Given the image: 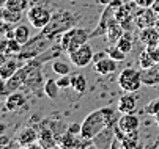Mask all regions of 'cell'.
Wrapping results in <instances>:
<instances>
[{
  "label": "cell",
  "instance_id": "1",
  "mask_svg": "<svg viewBox=\"0 0 159 149\" xmlns=\"http://www.w3.org/2000/svg\"><path fill=\"white\" fill-rule=\"evenodd\" d=\"M79 19H80V16L70 11V10H58V11H55L52 14V19L49 20V24L39 32L43 35H46L48 38L55 41V38H60L65 32L76 27Z\"/></svg>",
  "mask_w": 159,
  "mask_h": 149
},
{
  "label": "cell",
  "instance_id": "2",
  "mask_svg": "<svg viewBox=\"0 0 159 149\" xmlns=\"http://www.w3.org/2000/svg\"><path fill=\"white\" fill-rule=\"evenodd\" d=\"M52 44H54V39L48 38L46 35H43L39 32L36 36H32L25 44H22V49L16 57L22 61L33 60V58L39 57L41 53H44L49 47H52Z\"/></svg>",
  "mask_w": 159,
  "mask_h": 149
},
{
  "label": "cell",
  "instance_id": "3",
  "mask_svg": "<svg viewBox=\"0 0 159 149\" xmlns=\"http://www.w3.org/2000/svg\"><path fill=\"white\" fill-rule=\"evenodd\" d=\"M92 38V32L88 28H82V27H73L68 32H65L60 36V44L65 49L66 53H71L76 49H79L80 46H84L85 42H88V39Z\"/></svg>",
  "mask_w": 159,
  "mask_h": 149
},
{
  "label": "cell",
  "instance_id": "4",
  "mask_svg": "<svg viewBox=\"0 0 159 149\" xmlns=\"http://www.w3.org/2000/svg\"><path fill=\"white\" fill-rule=\"evenodd\" d=\"M106 118L102 115V110L98 109L92 113H88L85 116V119L82 121V130H80V137L85 140H93L99 132H102V129H106Z\"/></svg>",
  "mask_w": 159,
  "mask_h": 149
},
{
  "label": "cell",
  "instance_id": "5",
  "mask_svg": "<svg viewBox=\"0 0 159 149\" xmlns=\"http://www.w3.org/2000/svg\"><path fill=\"white\" fill-rule=\"evenodd\" d=\"M142 79H140V71L134 68H126L120 72L118 75V87L125 93H137L142 88Z\"/></svg>",
  "mask_w": 159,
  "mask_h": 149
},
{
  "label": "cell",
  "instance_id": "6",
  "mask_svg": "<svg viewBox=\"0 0 159 149\" xmlns=\"http://www.w3.org/2000/svg\"><path fill=\"white\" fill-rule=\"evenodd\" d=\"M52 14L54 13L51 11V8L44 5H35L27 10V19L36 30H43L49 24V20L52 19Z\"/></svg>",
  "mask_w": 159,
  "mask_h": 149
},
{
  "label": "cell",
  "instance_id": "7",
  "mask_svg": "<svg viewBox=\"0 0 159 149\" xmlns=\"http://www.w3.org/2000/svg\"><path fill=\"white\" fill-rule=\"evenodd\" d=\"M27 74H29V68L27 63L22 68H19L8 80H2V94L8 96L13 91H19L22 87H25V80H27Z\"/></svg>",
  "mask_w": 159,
  "mask_h": 149
},
{
  "label": "cell",
  "instance_id": "8",
  "mask_svg": "<svg viewBox=\"0 0 159 149\" xmlns=\"http://www.w3.org/2000/svg\"><path fill=\"white\" fill-rule=\"evenodd\" d=\"M68 57H70V61L73 63L74 66L77 68H87L90 63H93V47L88 44V42H85L84 46H80L79 49H76L74 52L68 53Z\"/></svg>",
  "mask_w": 159,
  "mask_h": 149
},
{
  "label": "cell",
  "instance_id": "9",
  "mask_svg": "<svg viewBox=\"0 0 159 149\" xmlns=\"http://www.w3.org/2000/svg\"><path fill=\"white\" fill-rule=\"evenodd\" d=\"M38 137H39V132H36L35 127L32 126H27V127H22V129L16 134V138L14 141L17 143L19 147H39L38 144Z\"/></svg>",
  "mask_w": 159,
  "mask_h": 149
},
{
  "label": "cell",
  "instance_id": "10",
  "mask_svg": "<svg viewBox=\"0 0 159 149\" xmlns=\"http://www.w3.org/2000/svg\"><path fill=\"white\" fill-rule=\"evenodd\" d=\"M134 19H135V27L137 28L154 27L157 20V11L154 8H139V11L134 13Z\"/></svg>",
  "mask_w": 159,
  "mask_h": 149
},
{
  "label": "cell",
  "instance_id": "11",
  "mask_svg": "<svg viewBox=\"0 0 159 149\" xmlns=\"http://www.w3.org/2000/svg\"><path fill=\"white\" fill-rule=\"evenodd\" d=\"M134 13H135V11L131 10V2H129V3H125V2H123V3L117 8V11H115V19L123 25L125 30L132 32V28L135 27Z\"/></svg>",
  "mask_w": 159,
  "mask_h": 149
},
{
  "label": "cell",
  "instance_id": "12",
  "mask_svg": "<svg viewBox=\"0 0 159 149\" xmlns=\"http://www.w3.org/2000/svg\"><path fill=\"white\" fill-rule=\"evenodd\" d=\"M25 65V61L19 60L16 55L14 57H8L7 60L2 61V65H0V79L2 80H8L19 68H22Z\"/></svg>",
  "mask_w": 159,
  "mask_h": 149
},
{
  "label": "cell",
  "instance_id": "13",
  "mask_svg": "<svg viewBox=\"0 0 159 149\" xmlns=\"http://www.w3.org/2000/svg\"><path fill=\"white\" fill-rule=\"evenodd\" d=\"M117 127L125 132V134H129V132H134V130H139V127H140V119L139 116L135 115V113H123Z\"/></svg>",
  "mask_w": 159,
  "mask_h": 149
},
{
  "label": "cell",
  "instance_id": "14",
  "mask_svg": "<svg viewBox=\"0 0 159 149\" xmlns=\"http://www.w3.org/2000/svg\"><path fill=\"white\" fill-rule=\"evenodd\" d=\"M115 141V127H106L102 132H99L93 138V146L95 147H112Z\"/></svg>",
  "mask_w": 159,
  "mask_h": 149
},
{
  "label": "cell",
  "instance_id": "15",
  "mask_svg": "<svg viewBox=\"0 0 159 149\" xmlns=\"http://www.w3.org/2000/svg\"><path fill=\"white\" fill-rule=\"evenodd\" d=\"M117 63L118 61H115L113 58H110L107 55V57L101 58L99 61L93 63V69L99 75H109V74H113V72L117 71Z\"/></svg>",
  "mask_w": 159,
  "mask_h": 149
},
{
  "label": "cell",
  "instance_id": "16",
  "mask_svg": "<svg viewBox=\"0 0 159 149\" xmlns=\"http://www.w3.org/2000/svg\"><path fill=\"white\" fill-rule=\"evenodd\" d=\"M25 100H27V97H25L24 93L13 91V93H10V94L7 96V99H5V110H8V112H16V110H19V109L24 107Z\"/></svg>",
  "mask_w": 159,
  "mask_h": 149
},
{
  "label": "cell",
  "instance_id": "17",
  "mask_svg": "<svg viewBox=\"0 0 159 149\" xmlns=\"http://www.w3.org/2000/svg\"><path fill=\"white\" fill-rule=\"evenodd\" d=\"M140 79H142V83L147 85V87L159 85V65H153L150 68L140 69Z\"/></svg>",
  "mask_w": 159,
  "mask_h": 149
},
{
  "label": "cell",
  "instance_id": "18",
  "mask_svg": "<svg viewBox=\"0 0 159 149\" xmlns=\"http://www.w3.org/2000/svg\"><path fill=\"white\" fill-rule=\"evenodd\" d=\"M125 33V28H123V25L118 22L117 19H113L112 22L109 24V27H107V30H106V41L109 42V44H117L118 42V39L121 38V35Z\"/></svg>",
  "mask_w": 159,
  "mask_h": 149
},
{
  "label": "cell",
  "instance_id": "19",
  "mask_svg": "<svg viewBox=\"0 0 159 149\" xmlns=\"http://www.w3.org/2000/svg\"><path fill=\"white\" fill-rule=\"evenodd\" d=\"M139 41L143 46H154L159 41V30L156 27H147L140 28L139 32Z\"/></svg>",
  "mask_w": 159,
  "mask_h": 149
},
{
  "label": "cell",
  "instance_id": "20",
  "mask_svg": "<svg viewBox=\"0 0 159 149\" xmlns=\"http://www.w3.org/2000/svg\"><path fill=\"white\" fill-rule=\"evenodd\" d=\"M135 107H137V99H135L134 93H125V94L118 99L117 109H118L121 113H134Z\"/></svg>",
  "mask_w": 159,
  "mask_h": 149
},
{
  "label": "cell",
  "instance_id": "21",
  "mask_svg": "<svg viewBox=\"0 0 159 149\" xmlns=\"http://www.w3.org/2000/svg\"><path fill=\"white\" fill-rule=\"evenodd\" d=\"M38 144L39 147H44V149H49V147H58V143H57V137L54 135V132L48 127L39 130V137H38Z\"/></svg>",
  "mask_w": 159,
  "mask_h": 149
},
{
  "label": "cell",
  "instance_id": "22",
  "mask_svg": "<svg viewBox=\"0 0 159 149\" xmlns=\"http://www.w3.org/2000/svg\"><path fill=\"white\" fill-rule=\"evenodd\" d=\"M102 110V115H104V118H106V124H107V127H117V124H118V121H120V118H121V112L118 110H113V109H110V107H102L101 109Z\"/></svg>",
  "mask_w": 159,
  "mask_h": 149
},
{
  "label": "cell",
  "instance_id": "23",
  "mask_svg": "<svg viewBox=\"0 0 159 149\" xmlns=\"http://www.w3.org/2000/svg\"><path fill=\"white\" fill-rule=\"evenodd\" d=\"M0 16H2V20H5V22L17 24V22H20V19H22V11H16V10H10L7 6H2V10H0Z\"/></svg>",
  "mask_w": 159,
  "mask_h": 149
},
{
  "label": "cell",
  "instance_id": "24",
  "mask_svg": "<svg viewBox=\"0 0 159 149\" xmlns=\"http://www.w3.org/2000/svg\"><path fill=\"white\" fill-rule=\"evenodd\" d=\"M14 38L20 42V44H25V42L32 38V33H30V27L25 25V24H19L14 27Z\"/></svg>",
  "mask_w": 159,
  "mask_h": 149
},
{
  "label": "cell",
  "instance_id": "25",
  "mask_svg": "<svg viewBox=\"0 0 159 149\" xmlns=\"http://www.w3.org/2000/svg\"><path fill=\"white\" fill-rule=\"evenodd\" d=\"M117 46H118L121 50H125L126 53H129V52L132 50V46H134V36H132V33H131L129 30H125V33L121 35V38H120L118 42H117Z\"/></svg>",
  "mask_w": 159,
  "mask_h": 149
},
{
  "label": "cell",
  "instance_id": "26",
  "mask_svg": "<svg viewBox=\"0 0 159 149\" xmlns=\"http://www.w3.org/2000/svg\"><path fill=\"white\" fill-rule=\"evenodd\" d=\"M60 90L61 88L58 87L57 80H54V79H48L46 83H44V94H46L49 99H57Z\"/></svg>",
  "mask_w": 159,
  "mask_h": 149
},
{
  "label": "cell",
  "instance_id": "27",
  "mask_svg": "<svg viewBox=\"0 0 159 149\" xmlns=\"http://www.w3.org/2000/svg\"><path fill=\"white\" fill-rule=\"evenodd\" d=\"M71 88L76 91V93H85L87 88H88V80L85 75H73V85H71Z\"/></svg>",
  "mask_w": 159,
  "mask_h": 149
},
{
  "label": "cell",
  "instance_id": "28",
  "mask_svg": "<svg viewBox=\"0 0 159 149\" xmlns=\"http://www.w3.org/2000/svg\"><path fill=\"white\" fill-rule=\"evenodd\" d=\"M52 71L58 75H66V74H71V69H70V65L66 61L60 60V58H55L52 60Z\"/></svg>",
  "mask_w": 159,
  "mask_h": 149
},
{
  "label": "cell",
  "instance_id": "29",
  "mask_svg": "<svg viewBox=\"0 0 159 149\" xmlns=\"http://www.w3.org/2000/svg\"><path fill=\"white\" fill-rule=\"evenodd\" d=\"M3 6L24 13L29 10V0H3Z\"/></svg>",
  "mask_w": 159,
  "mask_h": 149
},
{
  "label": "cell",
  "instance_id": "30",
  "mask_svg": "<svg viewBox=\"0 0 159 149\" xmlns=\"http://www.w3.org/2000/svg\"><path fill=\"white\" fill-rule=\"evenodd\" d=\"M106 52H107V55H109L110 58H113L115 61H123V60L126 58V52L121 50L117 44H110V47H109Z\"/></svg>",
  "mask_w": 159,
  "mask_h": 149
},
{
  "label": "cell",
  "instance_id": "31",
  "mask_svg": "<svg viewBox=\"0 0 159 149\" xmlns=\"http://www.w3.org/2000/svg\"><path fill=\"white\" fill-rule=\"evenodd\" d=\"M139 66H140V69H143V68H150V66H153V65H157V63H154V60H153V57L150 55V52L145 49V50H142L140 52V55H139Z\"/></svg>",
  "mask_w": 159,
  "mask_h": 149
},
{
  "label": "cell",
  "instance_id": "32",
  "mask_svg": "<svg viewBox=\"0 0 159 149\" xmlns=\"http://www.w3.org/2000/svg\"><path fill=\"white\" fill-rule=\"evenodd\" d=\"M143 112L147 113V115H157L159 113V97H156V99H153L151 102H148L147 105H145V109H143Z\"/></svg>",
  "mask_w": 159,
  "mask_h": 149
},
{
  "label": "cell",
  "instance_id": "33",
  "mask_svg": "<svg viewBox=\"0 0 159 149\" xmlns=\"http://www.w3.org/2000/svg\"><path fill=\"white\" fill-rule=\"evenodd\" d=\"M57 83H58V87H60L61 90L71 88V85H73V77H71L70 74H66V75H60V77H58V80H57Z\"/></svg>",
  "mask_w": 159,
  "mask_h": 149
},
{
  "label": "cell",
  "instance_id": "34",
  "mask_svg": "<svg viewBox=\"0 0 159 149\" xmlns=\"http://www.w3.org/2000/svg\"><path fill=\"white\" fill-rule=\"evenodd\" d=\"M156 0H132V3L137 8H153Z\"/></svg>",
  "mask_w": 159,
  "mask_h": 149
},
{
  "label": "cell",
  "instance_id": "35",
  "mask_svg": "<svg viewBox=\"0 0 159 149\" xmlns=\"http://www.w3.org/2000/svg\"><path fill=\"white\" fill-rule=\"evenodd\" d=\"M145 49L150 52V55L153 57L154 63H157V65H159V46L157 44H154V46H145Z\"/></svg>",
  "mask_w": 159,
  "mask_h": 149
},
{
  "label": "cell",
  "instance_id": "36",
  "mask_svg": "<svg viewBox=\"0 0 159 149\" xmlns=\"http://www.w3.org/2000/svg\"><path fill=\"white\" fill-rule=\"evenodd\" d=\"M68 132H71V134H74V135H80V130H82V122L80 124H70L68 126V129H66Z\"/></svg>",
  "mask_w": 159,
  "mask_h": 149
},
{
  "label": "cell",
  "instance_id": "37",
  "mask_svg": "<svg viewBox=\"0 0 159 149\" xmlns=\"http://www.w3.org/2000/svg\"><path fill=\"white\" fill-rule=\"evenodd\" d=\"M10 143V138H7L5 135H2L0 137V149H5V146Z\"/></svg>",
  "mask_w": 159,
  "mask_h": 149
},
{
  "label": "cell",
  "instance_id": "38",
  "mask_svg": "<svg viewBox=\"0 0 159 149\" xmlns=\"http://www.w3.org/2000/svg\"><path fill=\"white\" fill-rule=\"evenodd\" d=\"M104 57H107V52H99V53H95V57H93V63L99 61V60H101V58H104Z\"/></svg>",
  "mask_w": 159,
  "mask_h": 149
},
{
  "label": "cell",
  "instance_id": "39",
  "mask_svg": "<svg viewBox=\"0 0 159 149\" xmlns=\"http://www.w3.org/2000/svg\"><path fill=\"white\" fill-rule=\"evenodd\" d=\"M112 2H113V0H98V3H101V5H109Z\"/></svg>",
  "mask_w": 159,
  "mask_h": 149
},
{
  "label": "cell",
  "instance_id": "40",
  "mask_svg": "<svg viewBox=\"0 0 159 149\" xmlns=\"http://www.w3.org/2000/svg\"><path fill=\"white\" fill-rule=\"evenodd\" d=\"M5 129H7V126H5V124H2V126H0V132H2V134L5 132Z\"/></svg>",
  "mask_w": 159,
  "mask_h": 149
},
{
  "label": "cell",
  "instance_id": "41",
  "mask_svg": "<svg viewBox=\"0 0 159 149\" xmlns=\"http://www.w3.org/2000/svg\"><path fill=\"white\" fill-rule=\"evenodd\" d=\"M154 27L159 30V13H157V20H156V24H154Z\"/></svg>",
  "mask_w": 159,
  "mask_h": 149
},
{
  "label": "cell",
  "instance_id": "42",
  "mask_svg": "<svg viewBox=\"0 0 159 149\" xmlns=\"http://www.w3.org/2000/svg\"><path fill=\"white\" fill-rule=\"evenodd\" d=\"M154 121H156V124L159 126V113H157V115H154Z\"/></svg>",
  "mask_w": 159,
  "mask_h": 149
},
{
  "label": "cell",
  "instance_id": "43",
  "mask_svg": "<svg viewBox=\"0 0 159 149\" xmlns=\"http://www.w3.org/2000/svg\"><path fill=\"white\" fill-rule=\"evenodd\" d=\"M123 2H125V3H129V2H132V0H123Z\"/></svg>",
  "mask_w": 159,
  "mask_h": 149
},
{
  "label": "cell",
  "instance_id": "44",
  "mask_svg": "<svg viewBox=\"0 0 159 149\" xmlns=\"http://www.w3.org/2000/svg\"><path fill=\"white\" fill-rule=\"evenodd\" d=\"M157 46H159V41H157Z\"/></svg>",
  "mask_w": 159,
  "mask_h": 149
}]
</instances>
